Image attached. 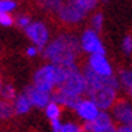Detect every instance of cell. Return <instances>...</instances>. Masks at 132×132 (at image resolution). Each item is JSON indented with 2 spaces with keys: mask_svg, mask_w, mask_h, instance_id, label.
I'll return each instance as SVG.
<instances>
[{
  "mask_svg": "<svg viewBox=\"0 0 132 132\" xmlns=\"http://www.w3.org/2000/svg\"><path fill=\"white\" fill-rule=\"evenodd\" d=\"M31 22H32V16L30 15V14L22 12V14L15 16V26L19 27L20 30H24Z\"/></svg>",
  "mask_w": 132,
  "mask_h": 132,
  "instance_id": "7402d4cb",
  "label": "cell"
},
{
  "mask_svg": "<svg viewBox=\"0 0 132 132\" xmlns=\"http://www.w3.org/2000/svg\"><path fill=\"white\" fill-rule=\"evenodd\" d=\"M86 76L84 68L80 65L68 68V76L65 82L55 92H53V100L59 103L66 111H71L77 101L86 96Z\"/></svg>",
  "mask_w": 132,
  "mask_h": 132,
  "instance_id": "3957f363",
  "label": "cell"
},
{
  "mask_svg": "<svg viewBox=\"0 0 132 132\" xmlns=\"http://www.w3.org/2000/svg\"><path fill=\"white\" fill-rule=\"evenodd\" d=\"M101 111L103 109H101L92 98H89L88 96H84L82 98H80L77 101V104L74 105V108L71 109L74 117L77 120H80V121L85 125L97 119L98 115L101 113Z\"/></svg>",
  "mask_w": 132,
  "mask_h": 132,
  "instance_id": "9c48e42d",
  "label": "cell"
},
{
  "mask_svg": "<svg viewBox=\"0 0 132 132\" xmlns=\"http://www.w3.org/2000/svg\"><path fill=\"white\" fill-rule=\"evenodd\" d=\"M19 94L16 86L14 85L12 82H4V86H3V93H2V98L5 100H10V101H14L16 98V96Z\"/></svg>",
  "mask_w": 132,
  "mask_h": 132,
  "instance_id": "44dd1931",
  "label": "cell"
},
{
  "mask_svg": "<svg viewBox=\"0 0 132 132\" xmlns=\"http://www.w3.org/2000/svg\"><path fill=\"white\" fill-rule=\"evenodd\" d=\"M71 2H74L80 8H82L85 12L90 15L93 11H96V8H97V5L101 0H71Z\"/></svg>",
  "mask_w": 132,
  "mask_h": 132,
  "instance_id": "ffe728a7",
  "label": "cell"
},
{
  "mask_svg": "<svg viewBox=\"0 0 132 132\" xmlns=\"http://www.w3.org/2000/svg\"><path fill=\"white\" fill-rule=\"evenodd\" d=\"M42 55L45 61L57 63L63 68L80 65L82 51L78 35L71 28L59 30L55 35H53L49 45L42 50Z\"/></svg>",
  "mask_w": 132,
  "mask_h": 132,
  "instance_id": "6da1fadb",
  "label": "cell"
},
{
  "mask_svg": "<svg viewBox=\"0 0 132 132\" xmlns=\"http://www.w3.org/2000/svg\"><path fill=\"white\" fill-rule=\"evenodd\" d=\"M66 0H37L38 5L46 14H55Z\"/></svg>",
  "mask_w": 132,
  "mask_h": 132,
  "instance_id": "ac0fdd59",
  "label": "cell"
},
{
  "mask_svg": "<svg viewBox=\"0 0 132 132\" xmlns=\"http://www.w3.org/2000/svg\"><path fill=\"white\" fill-rule=\"evenodd\" d=\"M101 2H103V3H106V2H108V0H101Z\"/></svg>",
  "mask_w": 132,
  "mask_h": 132,
  "instance_id": "f1b7e54d",
  "label": "cell"
},
{
  "mask_svg": "<svg viewBox=\"0 0 132 132\" xmlns=\"http://www.w3.org/2000/svg\"><path fill=\"white\" fill-rule=\"evenodd\" d=\"M116 132H132V127H128V125H117Z\"/></svg>",
  "mask_w": 132,
  "mask_h": 132,
  "instance_id": "4316f807",
  "label": "cell"
},
{
  "mask_svg": "<svg viewBox=\"0 0 132 132\" xmlns=\"http://www.w3.org/2000/svg\"><path fill=\"white\" fill-rule=\"evenodd\" d=\"M66 76H68V68L46 61L34 70L31 84L46 92L53 93L65 82Z\"/></svg>",
  "mask_w": 132,
  "mask_h": 132,
  "instance_id": "277c9868",
  "label": "cell"
},
{
  "mask_svg": "<svg viewBox=\"0 0 132 132\" xmlns=\"http://www.w3.org/2000/svg\"><path fill=\"white\" fill-rule=\"evenodd\" d=\"M104 23H105V18H104L103 12H100V11H93L89 15V26L92 28L101 32V30L104 27Z\"/></svg>",
  "mask_w": 132,
  "mask_h": 132,
  "instance_id": "d6986e66",
  "label": "cell"
},
{
  "mask_svg": "<svg viewBox=\"0 0 132 132\" xmlns=\"http://www.w3.org/2000/svg\"><path fill=\"white\" fill-rule=\"evenodd\" d=\"M12 104H14V108H15L16 116H26L34 109L32 103L30 101L28 96L24 93V90L19 92V94L16 96V98L12 101Z\"/></svg>",
  "mask_w": 132,
  "mask_h": 132,
  "instance_id": "5bb4252c",
  "label": "cell"
},
{
  "mask_svg": "<svg viewBox=\"0 0 132 132\" xmlns=\"http://www.w3.org/2000/svg\"><path fill=\"white\" fill-rule=\"evenodd\" d=\"M16 116L12 101L0 98V123H10Z\"/></svg>",
  "mask_w": 132,
  "mask_h": 132,
  "instance_id": "e0dca14e",
  "label": "cell"
},
{
  "mask_svg": "<svg viewBox=\"0 0 132 132\" xmlns=\"http://www.w3.org/2000/svg\"><path fill=\"white\" fill-rule=\"evenodd\" d=\"M51 132H88L85 124L74 119H59L50 121Z\"/></svg>",
  "mask_w": 132,
  "mask_h": 132,
  "instance_id": "4fadbf2b",
  "label": "cell"
},
{
  "mask_svg": "<svg viewBox=\"0 0 132 132\" xmlns=\"http://www.w3.org/2000/svg\"><path fill=\"white\" fill-rule=\"evenodd\" d=\"M4 80H3V77L0 76V98H2V93H3V86H4Z\"/></svg>",
  "mask_w": 132,
  "mask_h": 132,
  "instance_id": "83f0119b",
  "label": "cell"
},
{
  "mask_svg": "<svg viewBox=\"0 0 132 132\" xmlns=\"http://www.w3.org/2000/svg\"><path fill=\"white\" fill-rule=\"evenodd\" d=\"M78 39H80L81 51L85 55H90V54L96 53H105V46L103 38L100 35V31L92 28L90 26L85 27L78 34Z\"/></svg>",
  "mask_w": 132,
  "mask_h": 132,
  "instance_id": "ba28073f",
  "label": "cell"
},
{
  "mask_svg": "<svg viewBox=\"0 0 132 132\" xmlns=\"http://www.w3.org/2000/svg\"><path fill=\"white\" fill-rule=\"evenodd\" d=\"M26 38L31 45L38 46L43 50L53 38V31L50 24L43 19H32V22L23 30Z\"/></svg>",
  "mask_w": 132,
  "mask_h": 132,
  "instance_id": "8992f818",
  "label": "cell"
},
{
  "mask_svg": "<svg viewBox=\"0 0 132 132\" xmlns=\"http://www.w3.org/2000/svg\"><path fill=\"white\" fill-rule=\"evenodd\" d=\"M82 68L93 74L103 76V77H111L116 74L115 68H113L111 59L108 58L105 53H96V54L86 55Z\"/></svg>",
  "mask_w": 132,
  "mask_h": 132,
  "instance_id": "52a82bcc",
  "label": "cell"
},
{
  "mask_svg": "<svg viewBox=\"0 0 132 132\" xmlns=\"http://www.w3.org/2000/svg\"><path fill=\"white\" fill-rule=\"evenodd\" d=\"M23 90H24V93L28 96L30 101L32 103L34 109L43 111L45 106L53 100V93L46 92V90H43V89L35 86L34 84H30V85H27L24 89H23Z\"/></svg>",
  "mask_w": 132,
  "mask_h": 132,
  "instance_id": "7c38bea8",
  "label": "cell"
},
{
  "mask_svg": "<svg viewBox=\"0 0 132 132\" xmlns=\"http://www.w3.org/2000/svg\"><path fill=\"white\" fill-rule=\"evenodd\" d=\"M129 69H131V70H132V63H131V65H129Z\"/></svg>",
  "mask_w": 132,
  "mask_h": 132,
  "instance_id": "f546056e",
  "label": "cell"
},
{
  "mask_svg": "<svg viewBox=\"0 0 132 132\" xmlns=\"http://www.w3.org/2000/svg\"><path fill=\"white\" fill-rule=\"evenodd\" d=\"M18 7L15 0H0V15L4 12H14Z\"/></svg>",
  "mask_w": 132,
  "mask_h": 132,
  "instance_id": "603a6c76",
  "label": "cell"
},
{
  "mask_svg": "<svg viewBox=\"0 0 132 132\" xmlns=\"http://www.w3.org/2000/svg\"><path fill=\"white\" fill-rule=\"evenodd\" d=\"M55 20L65 28H74L77 26L82 24L89 16L88 12H85L82 8H80L74 2L71 0H66V2L61 5L55 14Z\"/></svg>",
  "mask_w": 132,
  "mask_h": 132,
  "instance_id": "5b68a950",
  "label": "cell"
},
{
  "mask_svg": "<svg viewBox=\"0 0 132 132\" xmlns=\"http://www.w3.org/2000/svg\"><path fill=\"white\" fill-rule=\"evenodd\" d=\"M88 132H116L117 124L111 111H101L98 117L85 125Z\"/></svg>",
  "mask_w": 132,
  "mask_h": 132,
  "instance_id": "8fae6325",
  "label": "cell"
},
{
  "mask_svg": "<svg viewBox=\"0 0 132 132\" xmlns=\"http://www.w3.org/2000/svg\"><path fill=\"white\" fill-rule=\"evenodd\" d=\"M24 54H26V57H27V58H30V59H35L37 57H39L40 54H42V49H39L38 46H35V45H31V43H30V46L26 47Z\"/></svg>",
  "mask_w": 132,
  "mask_h": 132,
  "instance_id": "484cf974",
  "label": "cell"
},
{
  "mask_svg": "<svg viewBox=\"0 0 132 132\" xmlns=\"http://www.w3.org/2000/svg\"><path fill=\"white\" fill-rule=\"evenodd\" d=\"M0 26L5 28L15 26V16L12 15V12H4L0 15Z\"/></svg>",
  "mask_w": 132,
  "mask_h": 132,
  "instance_id": "cb8c5ba5",
  "label": "cell"
},
{
  "mask_svg": "<svg viewBox=\"0 0 132 132\" xmlns=\"http://www.w3.org/2000/svg\"><path fill=\"white\" fill-rule=\"evenodd\" d=\"M117 77H119V81H120L121 90L125 93L127 97L132 98V70L129 68L119 70Z\"/></svg>",
  "mask_w": 132,
  "mask_h": 132,
  "instance_id": "9a60e30c",
  "label": "cell"
},
{
  "mask_svg": "<svg viewBox=\"0 0 132 132\" xmlns=\"http://www.w3.org/2000/svg\"><path fill=\"white\" fill-rule=\"evenodd\" d=\"M63 111H65V108L61 104L51 100L50 103L45 106L43 113H45V117L49 120V121H54V120H59V119L63 117Z\"/></svg>",
  "mask_w": 132,
  "mask_h": 132,
  "instance_id": "2e32d148",
  "label": "cell"
},
{
  "mask_svg": "<svg viewBox=\"0 0 132 132\" xmlns=\"http://www.w3.org/2000/svg\"><path fill=\"white\" fill-rule=\"evenodd\" d=\"M111 113L117 125L132 127V98L120 97L111 108Z\"/></svg>",
  "mask_w": 132,
  "mask_h": 132,
  "instance_id": "30bf717a",
  "label": "cell"
},
{
  "mask_svg": "<svg viewBox=\"0 0 132 132\" xmlns=\"http://www.w3.org/2000/svg\"><path fill=\"white\" fill-rule=\"evenodd\" d=\"M86 76V96L92 98L103 111H111V108L120 98V81L117 74L111 77H103L93 74L84 69Z\"/></svg>",
  "mask_w": 132,
  "mask_h": 132,
  "instance_id": "7a4b0ae2",
  "label": "cell"
},
{
  "mask_svg": "<svg viewBox=\"0 0 132 132\" xmlns=\"http://www.w3.org/2000/svg\"><path fill=\"white\" fill-rule=\"evenodd\" d=\"M15 2H18V0H15Z\"/></svg>",
  "mask_w": 132,
  "mask_h": 132,
  "instance_id": "4dcf8cb0",
  "label": "cell"
},
{
  "mask_svg": "<svg viewBox=\"0 0 132 132\" xmlns=\"http://www.w3.org/2000/svg\"><path fill=\"white\" fill-rule=\"evenodd\" d=\"M121 51L125 57L132 55V35H125L121 39Z\"/></svg>",
  "mask_w": 132,
  "mask_h": 132,
  "instance_id": "d4e9b609",
  "label": "cell"
}]
</instances>
